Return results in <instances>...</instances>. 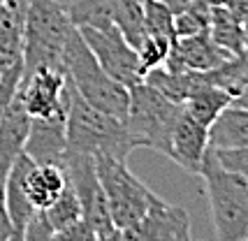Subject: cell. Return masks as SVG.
Returning a JSON list of instances; mask_svg holds the SVG:
<instances>
[{
	"label": "cell",
	"instance_id": "19",
	"mask_svg": "<svg viewBox=\"0 0 248 241\" xmlns=\"http://www.w3.org/2000/svg\"><path fill=\"white\" fill-rule=\"evenodd\" d=\"M67 14L77 28H114V0H70Z\"/></svg>",
	"mask_w": 248,
	"mask_h": 241
},
{
	"label": "cell",
	"instance_id": "17",
	"mask_svg": "<svg viewBox=\"0 0 248 241\" xmlns=\"http://www.w3.org/2000/svg\"><path fill=\"white\" fill-rule=\"evenodd\" d=\"M197 75H200V72H197ZM232 102H234V95H232L230 90L211 86V84H204L202 77H200V86H197V90L184 102V109L188 111L195 120H200L202 125L211 128V123L220 116V111L227 109Z\"/></svg>",
	"mask_w": 248,
	"mask_h": 241
},
{
	"label": "cell",
	"instance_id": "23",
	"mask_svg": "<svg viewBox=\"0 0 248 241\" xmlns=\"http://www.w3.org/2000/svg\"><path fill=\"white\" fill-rule=\"evenodd\" d=\"M209 21H211V7L190 2L181 14L174 16V35L190 37V35L204 33V30H209Z\"/></svg>",
	"mask_w": 248,
	"mask_h": 241
},
{
	"label": "cell",
	"instance_id": "3",
	"mask_svg": "<svg viewBox=\"0 0 248 241\" xmlns=\"http://www.w3.org/2000/svg\"><path fill=\"white\" fill-rule=\"evenodd\" d=\"M63 70L67 81L72 84L77 93L97 109L107 111L111 116L125 119L130 105V88L111 79L95 60L93 51L86 46L79 28L72 30L70 40L65 44Z\"/></svg>",
	"mask_w": 248,
	"mask_h": 241
},
{
	"label": "cell",
	"instance_id": "25",
	"mask_svg": "<svg viewBox=\"0 0 248 241\" xmlns=\"http://www.w3.org/2000/svg\"><path fill=\"white\" fill-rule=\"evenodd\" d=\"M97 232L86 218H79L61 230H51V241H95Z\"/></svg>",
	"mask_w": 248,
	"mask_h": 241
},
{
	"label": "cell",
	"instance_id": "28",
	"mask_svg": "<svg viewBox=\"0 0 248 241\" xmlns=\"http://www.w3.org/2000/svg\"><path fill=\"white\" fill-rule=\"evenodd\" d=\"M21 241H51V227L46 225V220L42 218L40 211L31 220V225H28V230H26Z\"/></svg>",
	"mask_w": 248,
	"mask_h": 241
},
{
	"label": "cell",
	"instance_id": "18",
	"mask_svg": "<svg viewBox=\"0 0 248 241\" xmlns=\"http://www.w3.org/2000/svg\"><path fill=\"white\" fill-rule=\"evenodd\" d=\"M209 35L214 37V42L225 49L227 54H241L246 51V42H244V23L239 21L232 12L216 5L211 7V21H209Z\"/></svg>",
	"mask_w": 248,
	"mask_h": 241
},
{
	"label": "cell",
	"instance_id": "8",
	"mask_svg": "<svg viewBox=\"0 0 248 241\" xmlns=\"http://www.w3.org/2000/svg\"><path fill=\"white\" fill-rule=\"evenodd\" d=\"M61 167L65 169L67 183L75 188L77 197L81 202L84 218L95 227L97 234L111 230L114 223H111V216H109L107 197H105V190H102L100 176H97L95 155L67 151V155H65V160Z\"/></svg>",
	"mask_w": 248,
	"mask_h": 241
},
{
	"label": "cell",
	"instance_id": "11",
	"mask_svg": "<svg viewBox=\"0 0 248 241\" xmlns=\"http://www.w3.org/2000/svg\"><path fill=\"white\" fill-rule=\"evenodd\" d=\"M206 151H209V128L195 120L184 109L170 135V146L165 155L174 165H179L184 172L200 176Z\"/></svg>",
	"mask_w": 248,
	"mask_h": 241
},
{
	"label": "cell",
	"instance_id": "2",
	"mask_svg": "<svg viewBox=\"0 0 248 241\" xmlns=\"http://www.w3.org/2000/svg\"><path fill=\"white\" fill-rule=\"evenodd\" d=\"M75 28L67 7L56 0H31L23 23V77L37 70H63L65 44Z\"/></svg>",
	"mask_w": 248,
	"mask_h": 241
},
{
	"label": "cell",
	"instance_id": "26",
	"mask_svg": "<svg viewBox=\"0 0 248 241\" xmlns=\"http://www.w3.org/2000/svg\"><path fill=\"white\" fill-rule=\"evenodd\" d=\"M220 165L237 174L248 186V149H230V151H216Z\"/></svg>",
	"mask_w": 248,
	"mask_h": 241
},
{
	"label": "cell",
	"instance_id": "15",
	"mask_svg": "<svg viewBox=\"0 0 248 241\" xmlns=\"http://www.w3.org/2000/svg\"><path fill=\"white\" fill-rule=\"evenodd\" d=\"M65 186H67V176H65V169L58 165L32 163L23 179V190L35 211H44L49 204H54L56 197L65 190Z\"/></svg>",
	"mask_w": 248,
	"mask_h": 241
},
{
	"label": "cell",
	"instance_id": "20",
	"mask_svg": "<svg viewBox=\"0 0 248 241\" xmlns=\"http://www.w3.org/2000/svg\"><path fill=\"white\" fill-rule=\"evenodd\" d=\"M114 26L137 49L146 37L144 0H114Z\"/></svg>",
	"mask_w": 248,
	"mask_h": 241
},
{
	"label": "cell",
	"instance_id": "27",
	"mask_svg": "<svg viewBox=\"0 0 248 241\" xmlns=\"http://www.w3.org/2000/svg\"><path fill=\"white\" fill-rule=\"evenodd\" d=\"M5 179L7 174L0 169V241H12V220L7 213V199H5Z\"/></svg>",
	"mask_w": 248,
	"mask_h": 241
},
{
	"label": "cell",
	"instance_id": "30",
	"mask_svg": "<svg viewBox=\"0 0 248 241\" xmlns=\"http://www.w3.org/2000/svg\"><path fill=\"white\" fill-rule=\"evenodd\" d=\"M95 241H123V239H121L119 227H111V230H107V232H100L95 237Z\"/></svg>",
	"mask_w": 248,
	"mask_h": 241
},
{
	"label": "cell",
	"instance_id": "6",
	"mask_svg": "<svg viewBox=\"0 0 248 241\" xmlns=\"http://www.w3.org/2000/svg\"><path fill=\"white\" fill-rule=\"evenodd\" d=\"M95 167L114 227L123 230L132 225L158 202V195L130 172L125 160L100 153L95 155Z\"/></svg>",
	"mask_w": 248,
	"mask_h": 241
},
{
	"label": "cell",
	"instance_id": "4",
	"mask_svg": "<svg viewBox=\"0 0 248 241\" xmlns=\"http://www.w3.org/2000/svg\"><path fill=\"white\" fill-rule=\"evenodd\" d=\"M202 181L211 207L214 230L218 241H248V186L225 169L209 146L202 163Z\"/></svg>",
	"mask_w": 248,
	"mask_h": 241
},
{
	"label": "cell",
	"instance_id": "12",
	"mask_svg": "<svg viewBox=\"0 0 248 241\" xmlns=\"http://www.w3.org/2000/svg\"><path fill=\"white\" fill-rule=\"evenodd\" d=\"M230 56L232 54L220 49L209 35V30H204L190 37H176L165 60V67L172 72H204L220 65Z\"/></svg>",
	"mask_w": 248,
	"mask_h": 241
},
{
	"label": "cell",
	"instance_id": "21",
	"mask_svg": "<svg viewBox=\"0 0 248 241\" xmlns=\"http://www.w3.org/2000/svg\"><path fill=\"white\" fill-rule=\"evenodd\" d=\"M42 213V218L46 220V225L51 227V230H61L65 225H70V223H75V220L84 218V209H81V202L77 197L75 188L65 186V190L56 197L54 204H49V207L40 211Z\"/></svg>",
	"mask_w": 248,
	"mask_h": 241
},
{
	"label": "cell",
	"instance_id": "32",
	"mask_svg": "<svg viewBox=\"0 0 248 241\" xmlns=\"http://www.w3.org/2000/svg\"><path fill=\"white\" fill-rule=\"evenodd\" d=\"M241 23H244V42H246V49H248V14L244 16V21Z\"/></svg>",
	"mask_w": 248,
	"mask_h": 241
},
{
	"label": "cell",
	"instance_id": "33",
	"mask_svg": "<svg viewBox=\"0 0 248 241\" xmlns=\"http://www.w3.org/2000/svg\"><path fill=\"white\" fill-rule=\"evenodd\" d=\"M176 241H193V234H184L181 239H176Z\"/></svg>",
	"mask_w": 248,
	"mask_h": 241
},
{
	"label": "cell",
	"instance_id": "24",
	"mask_svg": "<svg viewBox=\"0 0 248 241\" xmlns=\"http://www.w3.org/2000/svg\"><path fill=\"white\" fill-rule=\"evenodd\" d=\"M174 42H167L162 37H155V35H146L144 42L137 46V54H140V65L141 72H151L155 67L165 65L167 56H170V49H172Z\"/></svg>",
	"mask_w": 248,
	"mask_h": 241
},
{
	"label": "cell",
	"instance_id": "31",
	"mask_svg": "<svg viewBox=\"0 0 248 241\" xmlns=\"http://www.w3.org/2000/svg\"><path fill=\"white\" fill-rule=\"evenodd\" d=\"M232 105H239V107L248 109V84H244V88L234 95V102H232Z\"/></svg>",
	"mask_w": 248,
	"mask_h": 241
},
{
	"label": "cell",
	"instance_id": "5",
	"mask_svg": "<svg viewBox=\"0 0 248 241\" xmlns=\"http://www.w3.org/2000/svg\"><path fill=\"white\" fill-rule=\"evenodd\" d=\"M181 111H184L181 102L165 98L158 88L146 84L144 79L140 84L130 86V105L125 120H128L132 135L137 137L140 146L153 149L162 155L167 153L170 135Z\"/></svg>",
	"mask_w": 248,
	"mask_h": 241
},
{
	"label": "cell",
	"instance_id": "10",
	"mask_svg": "<svg viewBox=\"0 0 248 241\" xmlns=\"http://www.w3.org/2000/svg\"><path fill=\"white\" fill-rule=\"evenodd\" d=\"M184 234H190L188 211L179 204H167L158 197L140 220L121 230L123 241H176Z\"/></svg>",
	"mask_w": 248,
	"mask_h": 241
},
{
	"label": "cell",
	"instance_id": "9",
	"mask_svg": "<svg viewBox=\"0 0 248 241\" xmlns=\"http://www.w3.org/2000/svg\"><path fill=\"white\" fill-rule=\"evenodd\" d=\"M67 90L63 70H37L21 79L19 98L31 119H49L67 111Z\"/></svg>",
	"mask_w": 248,
	"mask_h": 241
},
{
	"label": "cell",
	"instance_id": "14",
	"mask_svg": "<svg viewBox=\"0 0 248 241\" xmlns=\"http://www.w3.org/2000/svg\"><path fill=\"white\" fill-rule=\"evenodd\" d=\"M31 114L26 111L19 90L14 100L10 102V107L5 109L2 119H0V169L7 174L12 163L23 153V146L31 132Z\"/></svg>",
	"mask_w": 248,
	"mask_h": 241
},
{
	"label": "cell",
	"instance_id": "29",
	"mask_svg": "<svg viewBox=\"0 0 248 241\" xmlns=\"http://www.w3.org/2000/svg\"><path fill=\"white\" fill-rule=\"evenodd\" d=\"M160 2L165 5V7H170V10H172L174 16H176V14H181V12L190 5V0H160Z\"/></svg>",
	"mask_w": 248,
	"mask_h": 241
},
{
	"label": "cell",
	"instance_id": "16",
	"mask_svg": "<svg viewBox=\"0 0 248 241\" xmlns=\"http://www.w3.org/2000/svg\"><path fill=\"white\" fill-rule=\"evenodd\" d=\"M209 146L216 151L248 149V109L230 105L209 128Z\"/></svg>",
	"mask_w": 248,
	"mask_h": 241
},
{
	"label": "cell",
	"instance_id": "13",
	"mask_svg": "<svg viewBox=\"0 0 248 241\" xmlns=\"http://www.w3.org/2000/svg\"><path fill=\"white\" fill-rule=\"evenodd\" d=\"M65 114H56L49 119H32L23 153L31 155L37 165H63L67 155V125Z\"/></svg>",
	"mask_w": 248,
	"mask_h": 241
},
{
	"label": "cell",
	"instance_id": "22",
	"mask_svg": "<svg viewBox=\"0 0 248 241\" xmlns=\"http://www.w3.org/2000/svg\"><path fill=\"white\" fill-rule=\"evenodd\" d=\"M144 23L146 35H155L167 42H174V14L170 7H165L160 0H144Z\"/></svg>",
	"mask_w": 248,
	"mask_h": 241
},
{
	"label": "cell",
	"instance_id": "1",
	"mask_svg": "<svg viewBox=\"0 0 248 241\" xmlns=\"http://www.w3.org/2000/svg\"><path fill=\"white\" fill-rule=\"evenodd\" d=\"M67 151L88 155H111L125 160L132 149H137L140 142L132 135L128 120L111 116L107 111L88 105L86 100L77 93L72 84L67 81Z\"/></svg>",
	"mask_w": 248,
	"mask_h": 241
},
{
	"label": "cell",
	"instance_id": "7",
	"mask_svg": "<svg viewBox=\"0 0 248 241\" xmlns=\"http://www.w3.org/2000/svg\"><path fill=\"white\" fill-rule=\"evenodd\" d=\"M86 46L93 51L95 60L102 65L111 79H116L123 86H135L144 79L140 65V54L137 49L128 44V40L114 28L100 30V28H79Z\"/></svg>",
	"mask_w": 248,
	"mask_h": 241
}]
</instances>
